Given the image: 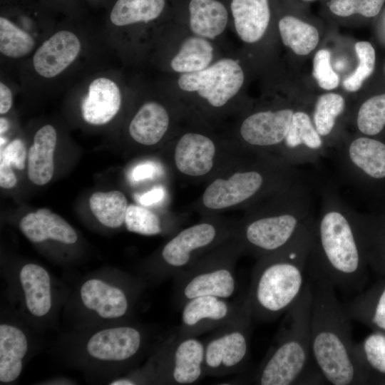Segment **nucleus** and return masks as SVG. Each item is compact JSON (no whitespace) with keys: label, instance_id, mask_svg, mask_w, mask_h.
<instances>
[{"label":"nucleus","instance_id":"32","mask_svg":"<svg viewBox=\"0 0 385 385\" xmlns=\"http://www.w3.org/2000/svg\"><path fill=\"white\" fill-rule=\"evenodd\" d=\"M344 98L335 93H324L317 100L312 120L327 148L339 144L336 135L338 120L345 111Z\"/></svg>","mask_w":385,"mask_h":385},{"label":"nucleus","instance_id":"16","mask_svg":"<svg viewBox=\"0 0 385 385\" xmlns=\"http://www.w3.org/2000/svg\"><path fill=\"white\" fill-rule=\"evenodd\" d=\"M294 110L282 108L250 113L240 123L237 143L249 153L276 155L290 126Z\"/></svg>","mask_w":385,"mask_h":385},{"label":"nucleus","instance_id":"25","mask_svg":"<svg viewBox=\"0 0 385 385\" xmlns=\"http://www.w3.org/2000/svg\"><path fill=\"white\" fill-rule=\"evenodd\" d=\"M190 29L194 35L207 39L219 36L229 19V2L225 0H184Z\"/></svg>","mask_w":385,"mask_h":385},{"label":"nucleus","instance_id":"15","mask_svg":"<svg viewBox=\"0 0 385 385\" xmlns=\"http://www.w3.org/2000/svg\"><path fill=\"white\" fill-rule=\"evenodd\" d=\"M244 80V71L239 62L225 58L202 71L180 74L178 85L182 91L197 93L210 107L218 109L237 94Z\"/></svg>","mask_w":385,"mask_h":385},{"label":"nucleus","instance_id":"28","mask_svg":"<svg viewBox=\"0 0 385 385\" xmlns=\"http://www.w3.org/2000/svg\"><path fill=\"white\" fill-rule=\"evenodd\" d=\"M56 142V130L50 124L43 125L36 132L28 152V176L34 184L43 185L51 180Z\"/></svg>","mask_w":385,"mask_h":385},{"label":"nucleus","instance_id":"27","mask_svg":"<svg viewBox=\"0 0 385 385\" xmlns=\"http://www.w3.org/2000/svg\"><path fill=\"white\" fill-rule=\"evenodd\" d=\"M357 222L369 267L385 276V205L371 213L357 212Z\"/></svg>","mask_w":385,"mask_h":385},{"label":"nucleus","instance_id":"17","mask_svg":"<svg viewBox=\"0 0 385 385\" xmlns=\"http://www.w3.org/2000/svg\"><path fill=\"white\" fill-rule=\"evenodd\" d=\"M74 88L81 93V115L88 124L104 125L118 115L122 107L123 88L111 71L89 74Z\"/></svg>","mask_w":385,"mask_h":385},{"label":"nucleus","instance_id":"26","mask_svg":"<svg viewBox=\"0 0 385 385\" xmlns=\"http://www.w3.org/2000/svg\"><path fill=\"white\" fill-rule=\"evenodd\" d=\"M19 228L33 242L53 240L73 244L78 240L76 232L65 220L46 208L26 214L21 220Z\"/></svg>","mask_w":385,"mask_h":385},{"label":"nucleus","instance_id":"49","mask_svg":"<svg viewBox=\"0 0 385 385\" xmlns=\"http://www.w3.org/2000/svg\"><path fill=\"white\" fill-rule=\"evenodd\" d=\"M83 1H86L88 3H90L93 5H102V6H106V7L111 1V0H83Z\"/></svg>","mask_w":385,"mask_h":385},{"label":"nucleus","instance_id":"44","mask_svg":"<svg viewBox=\"0 0 385 385\" xmlns=\"http://www.w3.org/2000/svg\"><path fill=\"white\" fill-rule=\"evenodd\" d=\"M161 167L155 162L146 161L135 165L130 173L133 181L138 182L145 179H150L161 172Z\"/></svg>","mask_w":385,"mask_h":385},{"label":"nucleus","instance_id":"1","mask_svg":"<svg viewBox=\"0 0 385 385\" xmlns=\"http://www.w3.org/2000/svg\"><path fill=\"white\" fill-rule=\"evenodd\" d=\"M307 267L322 272L333 286L346 292H362L368 263L352 210L332 188L321 191V207L314 217Z\"/></svg>","mask_w":385,"mask_h":385},{"label":"nucleus","instance_id":"9","mask_svg":"<svg viewBox=\"0 0 385 385\" xmlns=\"http://www.w3.org/2000/svg\"><path fill=\"white\" fill-rule=\"evenodd\" d=\"M80 18L66 17L25 61L26 81L48 85L73 71L88 54V36Z\"/></svg>","mask_w":385,"mask_h":385},{"label":"nucleus","instance_id":"41","mask_svg":"<svg viewBox=\"0 0 385 385\" xmlns=\"http://www.w3.org/2000/svg\"><path fill=\"white\" fill-rule=\"evenodd\" d=\"M313 76L323 89L332 90L338 86L339 78L332 68L328 50L320 49L316 53L313 60Z\"/></svg>","mask_w":385,"mask_h":385},{"label":"nucleus","instance_id":"48","mask_svg":"<svg viewBox=\"0 0 385 385\" xmlns=\"http://www.w3.org/2000/svg\"><path fill=\"white\" fill-rule=\"evenodd\" d=\"M9 123L6 118L1 117L0 118V133L1 135L4 134L9 129Z\"/></svg>","mask_w":385,"mask_h":385},{"label":"nucleus","instance_id":"3","mask_svg":"<svg viewBox=\"0 0 385 385\" xmlns=\"http://www.w3.org/2000/svg\"><path fill=\"white\" fill-rule=\"evenodd\" d=\"M302 180L295 166L271 153H245L207 182L194 205L202 216L250 207Z\"/></svg>","mask_w":385,"mask_h":385},{"label":"nucleus","instance_id":"36","mask_svg":"<svg viewBox=\"0 0 385 385\" xmlns=\"http://www.w3.org/2000/svg\"><path fill=\"white\" fill-rule=\"evenodd\" d=\"M128 204L119 190L96 192L89 198V207L96 218L104 226L118 228L125 222Z\"/></svg>","mask_w":385,"mask_h":385},{"label":"nucleus","instance_id":"21","mask_svg":"<svg viewBox=\"0 0 385 385\" xmlns=\"http://www.w3.org/2000/svg\"><path fill=\"white\" fill-rule=\"evenodd\" d=\"M327 146L305 111H294L288 133L276 155L291 165L316 163Z\"/></svg>","mask_w":385,"mask_h":385},{"label":"nucleus","instance_id":"37","mask_svg":"<svg viewBox=\"0 0 385 385\" xmlns=\"http://www.w3.org/2000/svg\"><path fill=\"white\" fill-rule=\"evenodd\" d=\"M355 123L359 135L379 138L385 130V93L364 101L356 111Z\"/></svg>","mask_w":385,"mask_h":385},{"label":"nucleus","instance_id":"47","mask_svg":"<svg viewBox=\"0 0 385 385\" xmlns=\"http://www.w3.org/2000/svg\"><path fill=\"white\" fill-rule=\"evenodd\" d=\"M164 189L162 186H155L150 190L139 196V202L144 206L156 203L164 197Z\"/></svg>","mask_w":385,"mask_h":385},{"label":"nucleus","instance_id":"31","mask_svg":"<svg viewBox=\"0 0 385 385\" xmlns=\"http://www.w3.org/2000/svg\"><path fill=\"white\" fill-rule=\"evenodd\" d=\"M28 351L24 332L9 324L0 325V381L10 383L21 374Z\"/></svg>","mask_w":385,"mask_h":385},{"label":"nucleus","instance_id":"45","mask_svg":"<svg viewBox=\"0 0 385 385\" xmlns=\"http://www.w3.org/2000/svg\"><path fill=\"white\" fill-rule=\"evenodd\" d=\"M14 93L12 89L4 80L0 81V114L7 113L13 106Z\"/></svg>","mask_w":385,"mask_h":385},{"label":"nucleus","instance_id":"12","mask_svg":"<svg viewBox=\"0 0 385 385\" xmlns=\"http://www.w3.org/2000/svg\"><path fill=\"white\" fill-rule=\"evenodd\" d=\"M141 370L148 383L195 384L206 376L205 340L182 334L176 329L159 346Z\"/></svg>","mask_w":385,"mask_h":385},{"label":"nucleus","instance_id":"5","mask_svg":"<svg viewBox=\"0 0 385 385\" xmlns=\"http://www.w3.org/2000/svg\"><path fill=\"white\" fill-rule=\"evenodd\" d=\"M314 220L286 247L257 260L245 294L253 319L275 320L301 295L307 281Z\"/></svg>","mask_w":385,"mask_h":385},{"label":"nucleus","instance_id":"11","mask_svg":"<svg viewBox=\"0 0 385 385\" xmlns=\"http://www.w3.org/2000/svg\"><path fill=\"white\" fill-rule=\"evenodd\" d=\"M249 153L237 143L223 144L199 131L178 136L170 151L174 175L185 183H206L239 158Z\"/></svg>","mask_w":385,"mask_h":385},{"label":"nucleus","instance_id":"50","mask_svg":"<svg viewBox=\"0 0 385 385\" xmlns=\"http://www.w3.org/2000/svg\"><path fill=\"white\" fill-rule=\"evenodd\" d=\"M302 1H304V2H310V1H313L314 0H302Z\"/></svg>","mask_w":385,"mask_h":385},{"label":"nucleus","instance_id":"29","mask_svg":"<svg viewBox=\"0 0 385 385\" xmlns=\"http://www.w3.org/2000/svg\"><path fill=\"white\" fill-rule=\"evenodd\" d=\"M343 306L351 319L385 332V277Z\"/></svg>","mask_w":385,"mask_h":385},{"label":"nucleus","instance_id":"46","mask_svg":"<svg viewBox=\"0 0 385 385\" xmlns=\"http://www.w3.org/2000/svg\"><path fill=\"white\" fill-rule=\"evenodd\" d=\"M17 179L11 166L0 163V186L2 188H14Z\"/></svg>","mask_w":385,"mask_h":385},{"label":"nucleus","instance_id":"20","mask_svg":"<svg viewBox=\"0 0 385 385\" xmlns=\"http://www.w3.org/2000/svg\"><path fill=\"white\" fill-rule=\"evenodd\" d=\"M140 285L132 280L125 286H116L93 278L81 285L80 297L84 307L100 317L121 319L130 312Z\"/></svg>","mask_w":385,"mask_h":385},{"label":"nucleus","instance_id":"39","mask_svg":"<svg viewBox=\"0 0 385 385\" xmlns=\"http://www.w3.org/2000/svg\"><path fill=\"white\" fill-rule=\"evenodd\" d=\"M355 51L359 65L343 82L344 88L349 92H356L361 87L364 81L373 73L376 62L375 51L369 42H357Z\"/></svg>","mask_w":385,"mask_h":385},{"label":"nucleus","instance_id":"24","mask_svg":"<svg viewBox=\"0 0 385 385\" xmlns=\"http://www.w3.org/2000/svg\"><path fill=\"white\" fill-rule=\"evenodd\" d=\"M229 9L242 41L252 43L262 38L272 18L271 0H229Z\"/></svg>","mask_w":385,"mask_h":385},{"label":"nucleus","instance_id":"40","mask_svg":"<svg viewBox=\"0 0 385 385\" xmlns=\"http://www.w3.org/2000/svg\"><path fill=\"white\" fill-rule=\"evenodd\" d=\"M384 2L385 0H329L327 6L332 14L339 17L358 14L371 18L380 12Z\"/></svg>","mask_w":385,"mask_h":385},{"label":"nucleus","instance_id":"22","mask_svg":"<svg viewBox=\"0 0 385 385\" xmlns=\"http://www.w3.org/2000/svg\"><path fill=\"white\" fill-rule=\"evenodd\" d=\"M170 0H111L106 6L105 28L108 39L130 29L143 27L163 18Z\"/></svg>","mask_w":385,"mask_h":385},{"label":"nucleus","instance_id":"38","mask_svg":"<svg viewBox=\"0 0 385 385\" xmlns=\"http://www.w3.org/2000/svg\"><path fill=\"white\" fill-rule=\"evenodd\" d=\"M124 224L126 229L143 235H156L164 232L160 217L153 211L141 205H128Z\"/></svg>","mask_w":385,"mask_h":385},{"label":"nucleus","instance_id":"23","mask_svg":"<svg viewBox=\"0 0 385 385\" xmlns=\"http://www.w3.org/2000/svg\"><path fill=\"white\" fill-rule=\"evenodd\" d=\"M170 114L161 103L150 100L144 102L135 113L128 124V134L136 143L155 146L168 134Z\"/></svg>","mask_w":385,"mask_h":385},{"label":"nucleus","instance_id":"8","mask_svg":"<svg viewBox=\"0 0 385 385\" xmlns=\"http://www.w3.org/2000/svg\"><path fill=\"white\" fill-rule=\"evenodd\" d=\"M235 223L218 215H204L196 223L175 232L150 265L148 275L156 282L175 277L231 237Z\"/></svg>","mask_w":385,"mask_h":385},{"label":"nucleus","instance_id":"18","mask_svg":"<svg viewBox=\"0 0 385 385\" xmlns=\"http://www.w3.org/2000/svg\"><path fill=\"white\" fill-rule=\"evenodd\" d=\"M245 294L237 299L200 296L187 301L181 307L178 331L184 335L199 337L229 323L246 307Z\"/></svg>","mask_w":385,"mask_h":385},{"label":"nucleus","instance_id":"30","mask_svg":"<svg viewBox=\"0 0 385 385\" xmlns=\"http://www.w3.org/2000/svg\"><path fill=\"white\" fill-rule=\"evenodd\" d=\"M28 311L33 316L46 315L52 306L51 278L45 268L39 265H25L19 273Z\"/></svg>","mask_w":385,"mask_h":385},{"label":"nucleus","instance_id":"34","mask_svg":"<svg viewBox=\"0 0 385 385\" xmlns=\"http://www.w3.org/2000/svg\"><path fill=\"white\" fill-rule=\"evenodd\" d=\"M354 350L370 384H385V332L373 330Z\"/></svg>","mask_w":385,"mask_h":385},{"label":"nucleus","instance_id":"4","mask_svg":"<svg viewBox=\"0 0 385 385\" xmlns=\"http://www.w3.org/2000/svg\"><path fill=\"white\" fill-rule=\"evenodd\" d=\"M312 192L300 180L246 209L236 221L234 236L244 255L257 260L292 242L314 216Z\"/></svg>","mask_w":385,"mask_h":385},{"label":"nucleus","instance_id":"19","mask_svg":"<svg viewBox=\"0 0 385 385\" xmlns=\"http://www.w3.org/2000/svg\"><path fill=\"white\" fill-rule=\"evenodd\" d=\"M145 339V333L140 327H114L93 334L86 343V351L90 356L99 361L127 363L140 354Z\"/></svg>","mask_w":385,"mask_h":385},{"label":"nucleus","instance_id":"42","mask_svg":"<svg viewBox=\"0 0 385 385\" xmlns=\"http://www.w3.org/2000/svg\"><path fill=\"white\" fill-rule=\"evenodd\" d=\"M0 163L24 170L26 158V149L24 142L15 139L1 151Z\"/></svg>","mask_w":385,"mask_h":385},{"label":"nucleus","instance_id":"7","mask_svg":"<svg viewBox=\"0 0 385 385\" xmlns=\"http://www.w3.org/2000/svg\"><path fill=\"white\" fill-rule=\"evenodd\" d=\"M243 255L233 235L173 277L176 307L181 309L187 301L200 296L234 298L238 291L236 265Z\"/></svg>","mask_w":385,"mask_h":385},{"label":"nucleus","instance_id":"2","mask_svg":"<svg viewBox=\"0 0 385 385\" xmlns=\"http://www.w3.org/2000/svg\"><path fill=\"white\" fill-rule=\"evenodd\" d=\"M307 278L312 290L311 346L317 368L330 384H370L355 354L351 319L334 287L322 272L307 266Z\"/></svg>","mask_w":385,"mask_h":385},{"label":"nucleus","instance_id":"10","mask_svg":"<svg viewBox=\"0 0 385 385\" xmlns=\"http://www.w3.org/2000/svg\"><path fill=\"white\" fill-rule=\"evenodd\" d=\"M55 14L38 0H1V57L27 60L57 26Z\"/></svg>","mask_w":385,"mask_h":385},{"label":"nucleus","instance_id":"6","mask_svg":"<svg viewBox=\"0 0 385 385\" xmlns=\"http://www.w3.org/2000/svg\"><path fill=\"white\" fill-rule=\"evenodd\" d=\"M312 290L309 280L285 313L279 332L265 356L253 372L259 385L327 384L313 358L310 320Z\"/></svg>","mask_w":385,"mask_h":385},{"label":"nucleus","instance_id":"43","mask_svg":"<svg viewBox=\"0 0 385 385\" xmlns=\"http://www.w3.org/2000/svg\"><path fill=\"white\" fill-rule=\"evenodd\" d=\"M56 14L70 18H81L83 0H38Z\"/></svg>","mask_w":385,"mask_h":385},{"label":"nucleus","instance_id":"33","mask_svg":"<svg viewBox=\"0 0 385 385\" xmlns=\"http://www.w3.org/2000/svg\"><path fill=\"white\" fill-rule=\"evenodd\" d=\"M213 58L214 47L209 39L194 35L183 42L170 65L175 72L190 73L208 67Z\"/></svg>","mask_w":385,"mask_h":385},{"label":"nucleus","instance_id":"13","mask_svg":"<svg viewBox=\"0 0 385 385\" xmlns=\"http://www.w3.org/2000/svg\"><path fill=\"white\" fill-rule=\"evenodd\" d=\"M337 148L345 177L385 205V140L359 135L342 140Z\"/></svg>","mask_w":385,"mask_h":385},{"label":"nucleus","instance_id":"14","mask_svg":"<svg viewBox=\"0 0 385 385\" xmlns=\"http://www.w3.org/2000/svg\"><path fill=\"white\" fill-rule=\"evenodd\" d=\"M252 320L247 303L239 316L214 330L205 339L206 376H227L245 368L250 355Z\"/></svg>","mask_w":385,"mask_h":385},{"label":"nucleus","instance_id":"35","mask_svg":"<svg viewBox=\"0 0 385 385\" xmlns=\"http://www.w3.org/2000/svg\"><path fill=\"white\" fill-rule=\"evenodd\" d=\"M278 28L283 43L297 55L309 54L318 44L319 38L316 27L295 16H283Z\"/></svg>","mask_w":385,"mask_h":385}]
</instances>
